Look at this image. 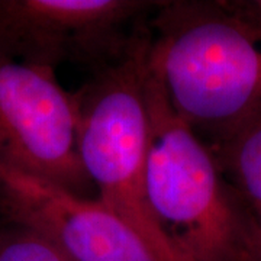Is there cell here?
<instances>
[{"label": "cell", "instance_id": "cell-1", "mask_svg": "<svg viewBox=\"0 0 261 261\" xmlns=\"http://www.w3.org/2000/svg\"><path fill=\"white\" fill-rule=\"evenodd\" d=\"M149 68L174 112L218 148L261 119L257 0H167L149 18Z\"/></svg>", "mask_w": 261, "mask_h": 261}, {"label": "cell", "instance_id": "cell-2", "mask_svg": "<svg viewBox=\"0 0 261 261\" xmlns=\"http://www.w3.org/2000/svg\"><path fill=\"white\" fill-rule=\"evenodd\" d=\"M147 97L145 196L160 232L187 261H245L251 207L214 151L174 112L151 68Z\"/></svg>", "mask_w": 261, "mask_h": 261}, {"label": "cell", "instance_id": "cell-3", "mask_svg": "<svg viewBox=\"0 0 261 261\" xmlns=\"http://www.w3.org/2000/svg\"><path fill=\"white\" fill-rule=\"evenodd\" d=\"M149 22L128 53L74 92L79 112V151L84 171L109 207L161 254L187 261L166 241L149 212L145 170L149 141L147 84Z\"/></svg>", "mask_w": 261, "mask_h": 261}, {"label": "cell", "instance_id": "cell-4", "mask_svg": "<svg viewBox=\"0 0 261 261\" xmlns=\"http://www.w3.org/2000/svg\"><path fill=\"white\" fill-rule=\"evenodd\" d=\"M161 2L0 0V54L97 73L128 53Z\"/></svg>", "mask_w": 261, "mask_h": 261}, {"label": "cell", "instance_id": "cell-5", "mask_svg": "<svg viewBox=\"0 0 261 261\" xmlns=\"http://www.w3.org/2000/svg\"><path fill=\"white\" fill-rule=\"evenodd\" d=\"M0 161L3 167L93 199L79 151V112L56 70L0 54Z\"/></svg>", "mask_w": 261, "mask_h": 261}, {"label": "cell", "instance_id": "cell-6", "mask_svg": "<svg viewBox=\"0 0 261 261\" xmlns=\"http://www.w3.org/2000/svg\"><path fill=\"white\" fill-rule=\"evenodd\" d=\"M0 215L47 235L68 261H174L97 199L8 167L0 173Z\"/></svg>", "mask_w": 261, "mask_h": 261}, {"label": "cell", "instance_id": "cell-7", "mask_svg": "<svg viewBox=\"0 0 261 261\" xmlns=\"http://www.w3.org/2000/svg\"><path fill=\"white\" fill-rule=\"evenodd\" d=\"M226 180L252 211H261V119L212 149Z\"/></svg>", "mask_w": 261, "mask_h": 261}, {"label": "cell", "instance_id": "cell-8", "mask_svg": "<svg viewBox=\"0 0 261 261\" xmlns=\"http://www.w3.org/2000/svg\"><path fill=\"white\" fill-rule=\"evenodd\" d=\"M0 261H68V258L41 231L3 218L0 224Z\"/></svg>", "mask_w": 261, "mask_h": 261}, {"label": "cell", "instance_id": "cell-9", "mask_svg": "<svg viewBox=\"0 0 261 261\" xmlns=\"http://www.w3.org/2000/svg\"><path fill=\"white\" fill-rule=\"evenodd\" d=\"M245 261H261V211H252V224L247 243Z\"/></svg>", "mask_w": 261, "mask_h": 261}, {"label": "cell", "instance_id": "cell-10", "mask_svg": "<svg viewBox=\"0 0 261 261\" xmlns=\"http://www.w3.org/2000/svg\"><path fill=\"white\" fill-rule=\"evenodd\" d=\"M2 168H3V164H2V161H0V173H2Z\"/></svg>", "mask_w": 261, "mask_h": 261}]
</instances>
